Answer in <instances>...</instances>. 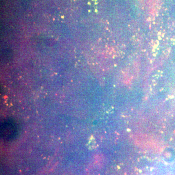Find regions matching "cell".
I'll list each match as a JSON object with an SVG mask.
<instances>
[{
    "label": "cell",
    "mask_w": 175,
    "mask_h": 175,
    "mask_svg": "<svg viewBox=\"0 0 175 175\" xmlns=\"http://www.w3.org/2000/svg\"><path fill=\"white\" fill-rule=\"evenodd\" d=\"M18 129L14 122L7 120L3 122L1 126V136L6 141H10L16 137Z\"/></svg>",
    "instance_id": "cell-1"
}]
</instances>
